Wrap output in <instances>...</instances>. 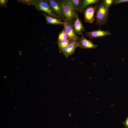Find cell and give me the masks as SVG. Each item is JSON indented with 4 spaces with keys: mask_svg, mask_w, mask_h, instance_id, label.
I'll return each instance as SVG.
<instances>
[{
    "mask_svg": "<svg viewBox=\"0 0 128 128\" xmlns=\"http://www.w3.org/2000/svg\"><path fill=\"white\" fill-rule=\"evenodd\" d=\"M73 23L74 30L76 34L81 35L82 33V32L85 31V28L78 15Z\"/></svg>",
    "mask_w": 128,
    "mask_h": 128,
    "instance_id": "obj_10",
    "label": "cell"
},
{
    "mask_svg": "<svg viewBox=\"0 0 128 128\" xmlns=\"http://www.w3.org/2000/svg\"><path fill=\"white\" fill-rule=\"evenodd\" d=\"M78 41V47L80 49H95L97 45L94 44L90 40H88L82 33Z\"/></svg>",
    "mask_w": 128,
    "mask_h": 128,
    "instance_id": "obj_7",
    "label": "cell"
},
{
    "mask_svg": "<svg viewBox=\"0 0 128 128\" xmlns=\"http://www.w3.org/2000/svg\"><path fill=\"white\" fill-rule=\"evenodd\" d=\"M33 5L37 11H43L50 16L60 19L53 12L47 0H34Z\"/></svg>",
    "mask_w": 128,
    "mask_h": 128,
    "instance_id": "obj_3",
    "label": "cell"
},
{
    "mask_svg": "<svg viewBox=\"0 0 128 128\" xmlns=\"http://www.w3.org/2000/svg\"><path fill=\"white\" fill-rule=\"evenodd\" d=\"M68 38V35L64 28L63 30L59 33V35L57 38L58 41Z\"/></svg>",
    "mask_w": 128,
    "mask_h": 128,
    "instance_id": "obj_15",
    "label": "cell"
},
{
    "mask_svg": "<svg viewBox=\"0 0 128 128\" xmlns=\"http://www.w3.org/2000/svg\"><path fill=\"white\" fill-rule=\"evenodd\" d=\"M7 0H0V5L2 6L3 7L7 6Z\"/></svg>",
    "mask_w": 128,
    "mask_h": 128,
    "instance_id": "obj_19",
    "label": "cell"
},
{
    "mask_svg": "<svg viewBox=\"0 0 128 128\" xmlns=\"http://www.w3.org/2000/svg\"><path fill=\"white\" fill-rule=\"evenodd\" d=\"M97 5L94 6L92 5L87 7L83 11L84 18L85 22L90 23L95 21L94 14L95 13Z\"/></svg>",
    "mask_w": 128,
    "mask_h": 128,
    "instance_id": "obj_6",
    "label": "cell"
},
{
    "mask_svg": "<svg viewBox=\"0 0 128 128\" xmlns=\"http://www.w3.org/2000/svg\"><path fill=\"white\" fill-rule=\"evenodd\" d=\"M123 3H128V0H114L113 4L116 5Z\"/></svg>",
    "mask_w": 128,
    "mask_h": 128,
    "instance_id": "obj_18",
    "label": "cell"
},
{
    "mask_svg": "<svg viewBox=\"0 0 128 128\" xmlns=\"http://www.w3.org/2000/svg\"><path fill=\"white\" fill-rule=\"evenodd\" d=\"M41 14H43L45 16L46 23L47 24L63 25L64 24V22L62 21V20L60 19L50 16L46 13H41Z\"/></svg>",
    "mask_w": 128,
    "mask_h": 128,
    "instance_id": "obj_11",
    "label": "cell"
},
{
    "mask_svg": "<svg viewBox=\"0 0 128 128\" xmlns=\"http://www.w3.org/2000/svg\"><path fill=\"white\" fill-rule=\"evenodd\" d=\"M72 42L68 38L58 41L57 44L59 52H62L64 48Z\"/></svg>",
    "mask_w": 128,
    "mask_h": 128,
    "instance_id": "obj_13",
    "label": "cell"
},
{
    "mask_svg": "<svg viewBox=\"0 0 128 128\" xmlns=\"http://www.w3.org/2000/svg\"><path fill=\"white\" fill-rule=\"evenodd\" d=\"M63 11L66 21L73 23L78 16L76 11L67 0H60Z\"/></svg>",
    "mask_w": 128,
    "mask_h": 128,
    "instance_id": "obj_2",
    "label": "cell"
},
{
    "mask_svg": "<svg viewBox=\"0 0 128 128\" xmlns=\"http://www.w3.org/2000/svg\"><path fill=\"white\" fill-rule=\"evenodd\" d=\"M85 34L87 36L89 37L91 39L104 37L111 35L109 31L103 30L100 29L92 31L86 32Z\"/></svg>",
    "mask_w": 128,
    "mask_h": 128,
    "instance_id": "obj_8",
    "label": "cell"
},
{
    "mask_svg": "<svg viewBox=\"0 0 128 128\" xmlns=\"http://www.w3.org/2000/svg\"><path fill=\"white\" fill-rule=\"evenodd\" d=\"M101 0H83L81 5L79 8L78 11L79 13H82L85 9L89 5L92 4H96L99 3Z\"/></svg>",
    "mask_w": 128,
    "mask_h": 128,
    "instance_id": "obj_12",
    "label": "cell"
},
{
    "mask_svg": "<svg viewBox=\"0 0 128 128\" xmlns=\"http://www.w3.org/2000/svg\"><path fill=\"white\" fill-rule=\"evenodd\" d=\"M109 9L107 8L102 0L98 5L95 12L96 24L99 26H103L107 22Z\"/></svg>",
    "mask_w": 128,
    "mask_h": 128,
    "instance_id": "obj_1",
    "label": "cell"
},
{
    "mask_svg": "<svg viewBox=\"0 0 128 128\" xmlns=\"http://www.w3.org/2000/svg\"><path fill=\"white\" fill-rule=\"evenodd\" d=\"M123 124L126 128H128V116L125 120L123 123Z\"/></svg>",
    "mask_w": 128,
    "mask_h": 128,
    "instance_id": "obj_20",
    "label": "cell"
},
{
    "mask_svg": "<svg viewBox=\"0 0 128 128\" xmlns=\"http://www.w3.org/2000/svg\"><path fill=\"white\" fill-rule=\"evenodd\" d=\"M73 8L77 11L80 7L82 2V0H67Z\"/></svg>",
    "mask_w": 128,
    "mask_h": 128,
    "instance_id": "obj_14",
    "label": "cell"
},
{
    "mask_svg": "<svg viewBox=\"0 0 128 128\" xmlns=\"http://www.w3.org/2000/svg\"><path fill=\"white\" fill-rule=\"evenodd\" d=\"M54 13L64 22L66 21L59 0H47Z\"/></svg>",
    "mask_w": 128,
    "mask_h": 128,
    "instance_id": "obj_4",
    "label": "cell"
},
{
    "mask_svg": "<svg viewBox=\"0 0 128 128\" xmlns=\"http://www.w3.org/2000/svg\"><path fill=\"white\" fill-rule=\"evenodd\" d=\"M114 0H104L102 1L105 7L107 9H109L113 4Z\"/></svg>",
    "mask_w": 128,
    "mask_h": 128,
    "instance_id": "obj_16",
    "label": "cell"
},
{
    "mask_svg": "<svg viewBox=\"0 0 128 128\" xmlns=\"http://www.w3.org/2000/svg\"><path fill=\"white\" fill-rule=\"evenodd\" d=\"M68 38L73 42L78 41L79 38L75 32L72 22L66 21L63 25Z\"/></svg>",
    "mask_w": 128,
    "mask_h": 128,
    "instance_id": "obj_5",
    "label": "cell"
},
{
    "mask_svg": "<svg viewBox=\"0 0 128 128\" xmlns=\"http://www.w3.org/2000/svg\"><path fill=\"white\" fill-rule=\"evenodd\" d=\"M78 41L73 42L64 48L62 52L65 57L67 58L74 54L76 49L78 47Z\"/></svg>",
    "mask_w": 128,
    "mask_h": 128,
    "instance_id": "obj_9",
    "label": "cell"
},
{
    "mask_svg": "<svg viewBox=\"0 0 128 128\" xmlns=\"http://www.w3.org/2000/svg\"><path fill=\"white\" fill-rule=\"evenodd\" d=\"M18 2L29 5H33L34 0H20Z\"/></svg>",
    "mask_w": 128,
    "mask_h": 128,
    "instance_id": "obj_17",
    "label": "cell"
}]
</instances>
